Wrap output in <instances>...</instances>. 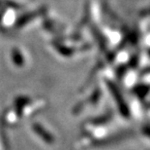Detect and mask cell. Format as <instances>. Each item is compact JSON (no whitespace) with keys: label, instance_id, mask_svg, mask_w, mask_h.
I'll list each match as a JSON object with an SVG mask.
<instances>
[{"label":"cell","instance_id":"6da1fadb","mask_svg":"<svg viewBox=\"0 0 150 150\" xmlns=\"http://www.w3.org/2000/svg\"><path fill=\"white\" fill-rule=\"evenodd\" d=\"M43 12H45L44 9L42 10H39V11H36V12H31L29 14H25L24 16H22L21 18H20L17 22V25L18 27H22V25H24L25 24H27L28 22H30L31 20H33V19L39 17V16L42 14Z\"/></svg>","mask_w":150,"mask_h":150}]
</instances>
